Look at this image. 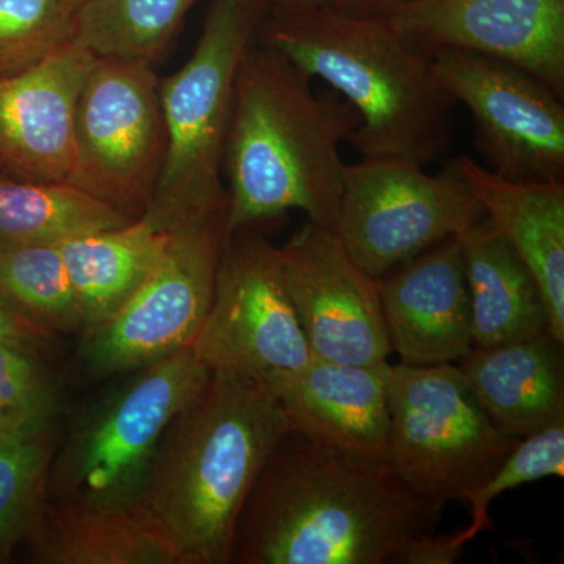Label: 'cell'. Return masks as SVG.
Masks as SVG:
<instances>
[{"mask_svg": "<svg viewBox=\"0 0 564 564\" xmlns=\"http://www.w3.org/2000/svg\"><path fill=\"white\" fill-rule=\"evenodd\" d=\"M74 41L63 0H0V80L35 68Z\"/></svg>", "mask_w": 564, "mask_h": 564, "instance_id": "obj_27", "label": "cell"}, {"mask_svg": "<svg viewBox=\"0 0 564 564\" xmlns=\"http://www.w3.org/2000/svg\"><path fill=\"white\" fill-rule=\"evenodd\" d=\"M377 281L389 343L403 364H454L473 350L459 236L434 245Z\"/></svg>", "mask_w": 564, "mask_h": 564, "instance_id": "obj_17", "label": "cell"}, {"mask_svg": "<svg viewBox=\"0 0 564 564\" xmlns=\"http://www.w3.org/2000/svg\"><path fill=\"white\" fill-rule=\"evenodd\" d=\"M273 2L280 7L281 13H291V11L315 9V7H333L336 0H273Z\"/></svg>", "mask_w": 564, "mask_h": 564, "instance_id": "obj_32", "label": "cell"}, {"mask_svg": "<svg viewBox=\"0 0 564 564\" xmlns=\"http://www.w3.org/2000/svg\"><path fill=\"white\" fill-rule=\"evenodd\" d=\"M131 373L74 423L52 459L46 497L141 503L163 433L202 393L212 372L187 347Z\"/></svg>", "mask_w": 564, "mask_h": 564, "instance_id": "obj_6", "label": "cell"}, {"mask_svg": "<svg viewBox=\"0 0 564 564\" xmlns=\"http://www.w3.org/2000/svg\"><path fill=\"white\" fill-rule=\"evenodd\" d=\"M95 62L73 41L35 68L0 80V169L17 180L69 181L74 113Z\"/></svg>", "mask_w": 564, "mask_h": 564, "instance_id": "obj_16", "label": "cell"}, {"mask_svg": "<svg viewBox=\"0 0 564 564\" xmlns=\"http://www.w3.org/2000/svg\"><path fill=\"white\" fill-rule=\"evenodd\" d=\"M51 336L52 334L29 321L6 296L0 295V343L17 344L39 350L51 339Z\"/></svg>", "mask_w": 564, "mask_h": 564, "instance_id": "obj_30", "label": "cell"}, {"mask_svg": "<svg viewBox=\"0 0 564 564\" xmlns=\"http://www.w3.org/2000/svg\"><path fill=\"white\" fill-rule=\"evenodd\" d=\"M225 215L170 232L129 302L82 334V361L96 378L131 373L192 347L209 313L225 247Z\"/></svg>", "mask_w": 564, "mask_h": 564, "instance_id": "obj_10", "label": "cell"}, {"mask_svg": "<svg viewBox=\"0 0 564 564\" xmlns=\"http://www.w3.org/2000/svg\"><path fill=\"white\" fill-rule=\"evenodd\" d=\"M57 451L55 423L18 426L0 434V564L24 543L41 503Z\"/></svg>", "mask_w": 564, "mask_h": 564, "instance_id": "obj_25", "label": "cell"}, {"mask_svg": "<svg viewBox=\"0 0 564 564\" xmlns=\"http://www.w3.org/2000/svg\"><path fill=\"white\" fill-rule=\"evenodd\" d=\"M199 361L265 383L313 361L284 274L278 247L251 228L226 239L214 299L192 345Z\"/></svg>", "mask_w": 564, "mask_h": 564, "instance_id": "obj_11", "label": "cell"}, {"mask_svg": "<svg viewBox=\"0 0 564 564\" xmlns=\"http://www.w3.org/2000/svg\"><path fill=\"white\" fill-rule=\"evenodd\" d=\"M165 150L161 79L154 65L96 57L74 113L68 184L139 220L154 196Z\"/></svg>", "mask_w": 564, "mask_h": 564, "instance_id": "obj_8", "label": "cell"}, {"mask_svg": "<svg viewBox=\"0 0 564 564\" xmlns=\"http://www.w3.org/2000/svg\"><path fill=\"white\" fill-rule=\"evenodd\" d=\"M131 221L68 182L0 177V250L61 245Z\"/></svg>", "mask_w": 564, "mask_h": 564, "instance_id": "obj_23", "label": "cell"}, {"mask_svg": "<svg viewBox=\"0 0 564 564\" xmlns=\"http://www.w3.org/2000/svg\"><path fill=\"white\" fill-rule=\"evenodd\" d=\"M63 2H65V6L74 13V11L80 9L84 3L90 2V0H63Z\"/></svg>", "mask_w": 564, "mask_h": 564, "instance_id": "obj_34", "label": "cell"}, {"mask_svg": "<svg viewBox=\"0 0 564 564\" xmlns=\"http://www.w3.org/2000/svg\"><path fill=\"white\" fill-rule=\"evenodd\" d=\"M383 18L430 57L440 51L485 55L564 96V0H410Z\"/></svg>", "mask_w": 564, "mask_h": 564, "instance_id": "obj_14", "label": "cell"}, {"mask_svg": "<svg viewBox=\"0 0 564 564\" xmlns=\"http://www.w3.org/2000/svg\"><path fill=\"white\" fill-rule=\"evenodd\" d=\"M11 429H18V426H14L13 423H11L9 419L6 417V415L0 413V434L6 433L7 430Z\"/></svg>", "mask_w": 564, "mask_h": 564, "instance_id": "obj_33", "label": "cell"}, {"mask_svg": "<svg viewBox=\"0 0 564 564\" xmlns=\"http://www.w3.org/2000/svg\"><path fill=\"white\" fill-rule=\"evenodd\" d=\"M410 0H336L333 9L352 17L381 18Z\"/></svg>", "mask_w": 564, "mask_h": 564, "instance_id": "obj_31", "label": "cell"}, {"mask_svg": "<svg viewBox=\"0 0 564 564\" xmlns=\"http://www.w3.org/2000/svg\"><path fill=\"white\" fill-rule=\"evenodd\" d=\"M454 161L492 228L533 274L547 310L549 333L564 344V181H510L469 155Z\"/></svg>", "mask_w": 564, "mask_h": 564, "instance_id": "obj_18", "label": "cell"}, {"mask_svg": "<svg viewBox=\"0 0 564 564\" xmlns=\"http://www.w3.org/2000/svg\"><path fill=\"white\" fill-rule=\"evenodd\" d=\"M562 345L551 333L473 347L458 370L489 419L516 440L564 421Z\"/></svg>", "mask_w": 564, "mask_h": 564, "instance_id": "obj_19", "label": "cell"}, {"mask_svg": "<svg viewBox=\"0 0 564 564\" xmlns=\"http://www.w3.org/2000/svg\"><path fill=\"white\" fill-rule=\"evenodd\" d=\"M485 218L454 159L437 174L404 159L345 163L336 232L375 280Z\"/></svg>", "mask_w": 564, "mask_h": 564, "instance_id": "obj_9", "label": "cell"}, {"mask_svg": "<svg viewBox=\"0 0 564 564\" xmlns=\"http://www.w3.org/2000/svg\"><path fill=\"white\" fill-rule=\"evenodd\" d=\"M36 351L0 343V413L14 426L52 425L61 413V392Z\"/></svg>", "mask_w": 564, "mask_h": 564, "instance_id": "obj_29", "label": "cell"}, {"mask_svg": "<svg viewBox=\"0 0 564 564\" xmlns=\"http://www.w3.org/2000/svg\"><path fill=\"white\" fill-rule=\"evenodd\" d=\"M361 124L333 88L256 39L245 52L226 139V236L289 210L336 231L345 163L340 144Z\"/></svg>", "mask_w": 564, "mask_h": 564, "instance_id": "obj_2", "label": "cell"}, {"mask_svg": "<svg viewBox=\"0 0 564 564\" xmlns=\"http://www.w3.org/2000/svg\"><path fill=\"white\" fill-rule=\"evenodd\" d=\"M198 0H90L74 11V41L96 57L154 65Z\"/></svg>", "mask_w": 564, "mask_h": 564, "instance_id": "obj_24", "label": "cell"}, {"mask_svg": "<svg viewBox=\"0 0 564 564\" xmlns=\"http://www.w3.org/2000/svg\"><path fill=\"white\" fill-rule=\"evenodd\" d=\"M441 513L389 464L325 454L291 432L245 505L232 562L403 564Z\"/></svg>", "mask_w": 564, "mask_h": 564, "instance_id": "obj_1", "label": "cell"}, {"mask_svg": "<svg viewBox=\"0 0 564 564\" xmlns=\"http://www.w3.org/2000/svg\"><path fill=\"white\" fill-rule=\"evenodd\" d=\"M169 237V232L139 218L121 228L85 234L61 243L79 304L82 334L99 328L129 302L158 262Z\"/></svg>", "mask_w": 564, "mask_h": 564, "instance_id": "obj_22", "label": "cell"}, {"mask_svg": "<svg viewBox=\"0 0 564 564\" xmlns=\"http://www.w3.org/2000/svg\"><path fill=\"white\" fill-rule=\"evenodd\" d=\"M0 295L44 332H82V315L61 245L0 250Z\"/></svg>", "mask_w": 564, "mask_h": 564, "instance_id": "obj_26", "label": "cell"}, {"mask_svg": "<svg viewBox=\"0 0 564 564\" xmlns=\"http://www.w3.org/2000/svg\"><path fill=\"white\" fill-rule=\"evenodd\" d=\"M564 475V421L522 437L500 466L477 488L464 494L473 507V521L462 532L452 534L454 547L463 549L485 530L494 529L489 505L503 492L547 477Z\"/></svg>", "mask_w": 564, "mask_h": 564, "instance_id": "obj_28", "label": "cell"}, {"mask_svg": "<svg viewBox=\"0 0 564 564\" xmlns=\"http://www.w3.org/2000/svg\"><path fill=\"white\" fill-rule=\"evenodd\" d=\"M456 104L474 118V147L485 169L505 180L564 181L562 96L532 74L464 51L432 55Z\"/></svg>", "mask_w": 564, "mask_h": 564, "instance_id": "obj_12", "label": "cell"}, {"mask_svg": "<svg viewBox=\"0 0 564 564\" xmlns=\"http://www.w3.org/2000/svg\"><path fill=\"white\" fill-rule=\"evenodd\" d=\"M259 0H214L192 57L161 80L166 150L144 220L162 232L226 217L223 181L234 84L258 39Z\"/></svg>", "mask_w": 564, "mask_h": 564, "instance_id": "obj_5", "label": "cell"}, {"mask_svg": "<svg viewBox=\"0 0 564 564\" xmlns=\"http://www.w3.org/2000/svg\"><path fill=\"white\" fill-rule=\"evenodd\" d=\"M285 288L313 358L377 366L392 352L378 281L333 229L306 221L278 248Z\"/></svg>", "mask_w": 564, "mask_h": 564, "instance_id": "obj_13", "label": "cell"}, {"mask_svg": "<svg viewBox=\"0 0 564 564\" xmlns=\"http://www.w3.org/2000/svg\"><path fill=\"white\" fill-rule=\"evenodd\" d=\"M391 364L313 359L265 384L280 402L291 432L325 454L351 462L388 464Z\"/></svg>", "mask_w": 564, "mask_h": 564, "instance_id": "obj_15", "label": "cell"}, {"mask_svg": "<svg viewBox=\"0 0 564 564\" xmlns=\"http://www.w3.org/2000/svg\"><path fill=\"white\" fill-rule=\"evenodd\" d=\"M289 433L272 389L231 370H214L173 419L152 458L141 505L182 564L232 562L245 505Z\"/></svg>", "mask_w": 564, "mask_h": 564, "instance_id": "obj_3", "label": "cell"}, {"mask_svg": "<svg viewBox=\"0 0 564 564\" xmlns=\"http://www.w3.org/2000/svg\"><path fill=\"white\" fill-rule=\"evenodd\" d=\"M485 413L454 364H397L389 372L388 464L443 510L484 484L516 447Z\"/></svg>", "mask_w": 564, "mask_h": 564, "instance_id": "obj_7", "label": "cell"}, {"mask_svg": "<svg viewBox=\"0 0 564 564\" xmlns=\"http://www.w3.org/2000/svg\"><path fill=\"white\" fill-rule=\"evenodd\" d=\"M24 543L43 564H182L141 503L118 507L46 497Z\"/></svg>", "mask_w": 564, "mask_h": 564, "instance_id": "obj_20", "label": "cell"}, {"mask_svg": "<svg viewBox=\"0 0 564 564\" xmlns=\"http://www.w3.org/2000/svg\"><path fill=\"white\" fill-rule=\"evenodd\" d=\"M258 41L355 107L361 124L347 143L361 158L404 159L425 169L451 150L456 102L433 58L386 18L315 7L281 13Z\"/></svg>", "mask_w": 564, "mask_h": 564, "instance_id": "obj_4", "label": "cell"}, {"mask_svg": "<svg viewBox=\"0 0 564 564\" xmlns=\"http://www.w3.org/2000/svg\"><path fill=\"white\" fill-rule=\"evenodd\" d=\"M459 240L474 347H496L549 333V314L536 280L488 218Z\"/></svg>", "mask_w": 564, "mask_h": 564, "instance_id": "obj_21", "label": "cell"}]
</instances>
